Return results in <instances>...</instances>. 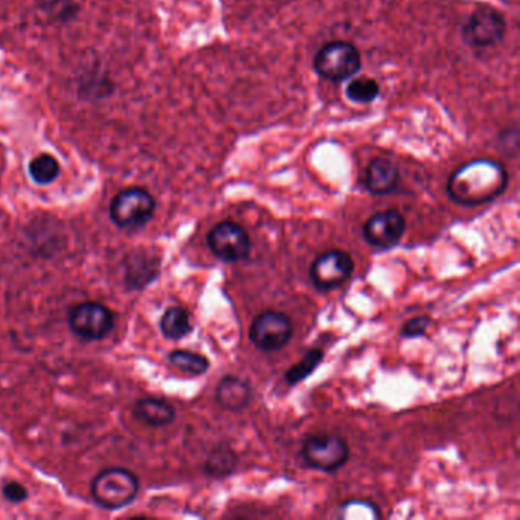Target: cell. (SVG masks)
<instances>
[{
	"label": "cell",
	"instance_id": "23",
	"mask_svg": "<svg viewBox=\"0 0 520 520\" xmlns=\"http://www.w3.org/2000/svg\"><path fill=\"white\" fill-rule=\"evenodd\" d=\"M432 319L429 316H417L409 319L402 328V336L406 339L421 338L432 327Z\"/></svg>",
	"mask_w": 520,
	"mask_h": 520
},
{
	"label": "cell",
	"instance_id": "8",
	"mask_svg": "<svg viewBox=\"0 0 520 520\" xmlns=\"http://www.w3.org/2000/svg\"><path fill=\"white\" fill-rule=\"evenodd\" d=\"M208 246L219 260L237 263L248 258L251 252V238L243 226L232 220H225L209 231Z\"/></svg>",
	"mask_w": 520,
	"mask_h": 520
},
{
	"label": "cell",
	"instance_id": "5",
	"mask_svg": "<svg viewBox=\"0 0 520 520\" xmlns=\"http://www.w3.org/2000/svg\"><path fill=\"white\" fill-rule=\"evenodd\" d=\"M305 466L319 472L333 473L350 460L347 441L336 435L319 434L305 440L301 450Z\"/></svg>",
	"mask_w": 520,
	"mask_h": 520
},
{
	"label": "cell",
	"instance_id": "14",
	"mask_svg": "<svg viewBox=\"0 0 520 520\" xmlns=\"http://www.w3.org/2000/svg\"><path fill=\"white\" fill-rule=\"evenodd\" d=\"M133 415H135L136 420L147 424V426L164 427L173 423L174 418H176V411L165 400L148 397V399H141L136 402Z\"/></svg>",
	"mask_w": 520,
	"mask_h": 520
},
{
	"label": "cell",
	"instance_id": "21",
	"mask_svg": "<svg viewBox=\"0 0 520 520\" xmlns=\"http://www.w3.org/2000/svg\"><path fill=\"white\" fill-rule=\"evenodd\" d=\"M339 517L342 519L376 520L382 517V511L376 504L362 499L347 501L339 508Z\"/></svg>",
	"mask_w": 520,
	"mask_h": 520
},
{
	"label": "cell",
	"instance_id": "4",
	"mask_svg": "<svg viewBox=\"0 0 520 520\" xmlns=\"http://www.w3.org/2000/svg\"><path fill=\"white\" fill-rule=\"evenodd\" d=\"M316 74L333 83H341L362 68L359 49L348 42H331L322 46L313 60Z\"/></svg>",
	"mask_w": 520,
	"mask_h": 520
},
{
	"label": "cell",
	"instance_id": "1",
	"mask_svg": "<svg viewBox=\"0 0 520 520\" xmlns=\"http://www.w3.org/2000/svg\"><path fill=\"white\" fill-rule=\"evenodd\" d=\"M508 173L501 162L475 159L456 168L447 182V194L463 206H479L493 202L504 194Z\"/></svg>",
	"mask_w": 520,
	"mask_h": 520
},
{
	"label": "cell",
	"instance_id": "22",
	"mask_svg": "<svg viewBox=\"0 0 520 520\" xmlns=\"http://www.w3.org/2000/svg\"><path fill=\"white\" fill-rule=\"evenodd\" d=\"M42 8L51 19L58 22H66L77 16V5L74 0H43Z\"/></svg>",
	"mask_w": 520,
	"mask_h": 520
},
{
	"label": "cell",
	"instance_id": "20",
	"mask_svg": "<svg viewBox=\"0 0 520 520\" xmlns=\"http://www.w3.org/2000/svg\"><path fill=\"white\" fill-rule=\"evenodd\" d=\"M379 95L380 86L374 78H356L347 87L348 100L353 101V103H373Z\"/></svg>",
	"mask_w": 520,
	"mask_h": 520
},
{
	"label": "cell",
	"instance_id": "2",
	"mask_svg": "<svg viewBox=\"0 0 520 520\" xmlns=\"http://www.w3.org/2000/svg\"><path fill=\"white\" fill-rule=\"evenodd\" d=\"M138 488V478L130 470L112 467L95 476L90 490L98 505L107 510H119L135 501Z\"/></svg>",
	"mask_w": 520,
	"mask_h": 520
},
{
	"label": "cell",
	"instance_id": "18",
	"mask_svg": "<svg viewBox=\"0 0 520 520\" xmlns=\"http://www.w3.org/2000/svg\"><path fill=\"white\" fill-rule=\"evenodd\" d=\"M322 359H324V351L319 348L307 351L298 363L290 366L286 371V382L290 386H295L304 382L305 379H309L315 373L316 368L321 365Z\"/></svg>",
	"mask_w": 520,
	"mask_h": 520
},
{
	"label": "cell",
	"instance_id": "11",
	"mask_svg": "<svg viewBox=\"0 0 520 520\" xmlns=\"http://www.w3.org/2000/svg\"><path fill=\"white\" fill-rule=\"evenodd\" d=\"M406 232L405 217L397 209L376 212L366 220L363 237L376 249H391L402 241Z\"/></svg>",
	"mask_w": 520,
	"mask_h": 520
},
{
	"label": "cell",
	"instance_id": "16",
	"mask_svg": "<svg viewBox=\"0 0 520 520\" xmlns=\"http://www.w3.org/2000/svg\"><path fill=\"white\" fill-rule=\"evenodd\" d=\"M161 331L165 338L171 339V341L187 338L188 334L193 331L190 312L179 305L165 310L161 319Z\"/></svg>",
	"mask_w": 520,
	"mask_h": 520
},
{
	"label": "cell",
	"instance_id": "12",
	"mask_svg": "<svg viewBox=\"0 0 520 520\" xmlns=\"http://www.w3.org/2000/svg\"><path fill=\"white\" fill-rule=\"evenodd\" d=\"M399 168L385 158H376L368 164L363 174V187L374 196H386L399 187Z\"/></svg>",
	"mask_w": 520,
	"mask_h": 520
},
{
	"label": "cell",
	"instance_id": "6",
	"mask_svg": "<svg viewBox=\"0 0 520 520\" xmlns=\"http://www.w3.org/2000/svg\"><path fill=\"white\" fill-rule=\"evenodd\" d=\"M354 273V261L341 249L324 252L310 266V280L319 292H331L344 286Z\"/></svg>",
	"mask_w": 520,
	"mask_h": 520
},
{
	"label": "cell",
	"instance_id": "13",
	"mask_svg": "<svg viewBox=\"0 0 520 520\" xmlns=\"http://www.w3.org/2000/svg\"><path fill=\"white\" fill-rule=\"evenodd\" d=\"M216 400L226 411L241 412L251 405V385L240 377H223L217 385Z\"/></svg>",
	"mask_w": 520,
	"mask_h": 520
},
{
	"label": "cell",
	"instance_id": "9",
	"mask_svg": "<svg viewBox=\"0 0 520 520\" xmlns=\"http://www.w3.org/2000/svg\"><path fill=\"white\" fill-rule=\"evenodd\" d=\"M505 31V17L493 8L481 7L473 11L472 16L464 23L461 36L470 48H487L501 42Z\"/></svg>",
	"mask_w": 520,
	"mask_h": 520
},
{
	"label": "cell",
	"instance_id": "19",
	"mask_svg": "<svg viewBox=\"0 0 520 520\" xmlns=\"http://www.w3.org/2000/svg\"><path fill=\"white\" fill-rule=\"evenodd\" d=\"M60 164L54 156L43 155L37 156L31 161L28 167L29 177L37 183V185H51L60 176Z\"/></svg>",
	"mask_w": 520,
	"mask_h": 520
},
{
	"label": "cell",
	"instance_id": "10",
	"mask_svg": "<svg viewBox=\"0 0 520 520\" xmlns=\"http://www.w3.org/2000/svg\"><path fill=\"white\" fill-rule=\"evenodd\" d=\"M69 325L78 338L84 341H100L112 331L115 316L112 310L100 302H83L72 309Z\"/></svg>",
	"mask_w": 520,
	"mask_h": 520
},
{
	"label": "cell",
	"instance_id": "15",
	"mask_svg": "<svg viewBox=\"0 0 520 520\" xmlns=\"http://www.w3.org/2000/svg\"><path fill=\"white\" fill-rule=\"evenodd\" d=\"M238 456L229 444H219L212 450L205 464V473L211 478L225 479L237 470Z\"/></svg>",
	"mask_w": 520,
	"mask_h": 520
},
{
	"label": "cell",
	"instance_id": "17",
	"mask_svg": "<svg viewBox=\"0 0 520 520\" xmlns=\"http://www.w3.org/2000/svg\"><path fill=\"white\" fill-rule=\"evenodd\" d=\"M168 362L177 370L190 376H203L209 370V360L202 354L187 350H174L168 354Z\"/></svg>",
	"mask_w": 520,
	"mask_h": 520
},
{
	"label": "cell",
	"instance_id": "3",
	"mask_svg": "<svg viewBox=\"0 0 520 520\" xmlns=\"http://www.w3.org/2000/svg\"><path fill=\"white\" fill-rule=\"evenodd\" d=\"M156 211L155 197L139 187L119 191L110 203V219L122 229L144 228Z\"/></svg>",
	"mask_w": 520,
	"mask_h": 520
},
{
	"label": "cell",
	"instance_id": "24",
	"mask_svg": "<svg viewBox=\"0 0 520 520\" xmlns=\"http://www.w3.org/2000/svg\"><path fill=\"white\" fill-rule=\"evenodd\" d=\"M2 495L11 504H22L28 499V490L20 482L11 481L2 487Z\"/></svg>",
	"mask_w": 520,
	"mask_h": 520
},
{
	"label": "cell",
	"instance_id": "7",
	"mask_svg": "<svg viewBox=\"0 0 520 520\" xmlns=\"http://www.w3.org/2000/svg\"><path fill=\"white\" fill-rule=\"evenodd\" d=\"M292 319L283 312L266 310L252 322L249 338L258 350L273 353L281 350L292 339Z\"/></svg>",
	"mask_w": 520,
	"mask_h": 520
}]
</instances>
